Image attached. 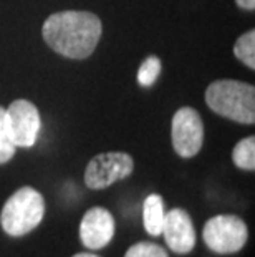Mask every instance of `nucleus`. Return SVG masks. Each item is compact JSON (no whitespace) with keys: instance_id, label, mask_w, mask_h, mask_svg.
Returning <instances> with one entry per match:
<instances>
[{"instance_id":"obj_13","label":"nucleus","mask_w":255,"mask_h":257,"mask_svg":"<svg viewBox=\"0 0 255 257\" xmlns=\"http://www.w3.org/2000/svg\"><path fill=\"white\" fill-rule=\"evenodd\" d=\"M161 73V60L156 55H151L141 63V67L138 70V83L141 86H153L156 83L157 76Z\"/></svg>"},{"instance_id":"obj_7","label":"nucleus","mask_w":255,"mask_h":257,"mask_svg":"<svg viewBox=\"0 0 255 257\" xmlns=\"http://www.w3.org/2000/svg\"><path fill=\"white\" fill-rule=\"evenodd\" d=\"M172 148L181 158H194L204 145V123L191 106H182L174 113L171 124Z\"/></svg>"},{"instance_id":"obj_17","label":"nucleus","mask_w":255,"mask_h":257,"mask_svg":"<svg viewBox=\"0 0 255 257\" xmlns=\"http://www.w3.org/2000/svg\"><path fill=\"white\" fill-rule=\"evenodd\" d=\"M73 257H100V255H96V254H90V252H78V254H75Z\"/></svg>"},{"instance_id":"obj_10","label":"nucleus","mask_w":255,"mask_h":257,"mask_svg":"<svg viewBox=\"0 0 255 257\" xmlns=\"http://www.w3.org/2000/svg\"><path fill=\"white\" fill-rule=\"evenodd\" d=\"M164 199L159 194H149L143 206V222L149 236H159L164 224Z\"/></svg>"},{"instance_id":"obj_15","label":"nucleus","mask_w":255,"mask_h":257,"mask_svg":"<svg viewBox=\"0 0 255 257\" xmlns=\"http://www.w3.org/2000/svg\"><path fill=\"white\" fill-rule=\"evenodd\" d=\"M124 257H169L164 247L154 242H136L126 250Z\"/></svg>"},{"instance_id":"obj_4","label":"nucleus","mask_w":255,"mask_h":257,"mask_svg":"<svg viewBox=\"0 0 255 257\" xmlns=\"http://www.w3.org/2000/svg\"><path fill=\"white\" fill-rule=\"evenodd\" d=\"M205 245L215 254H235L248 239L247 224L235 214L214 216L204 224Z\"/></svg>"},{"instance_id":"obj_2","label":"nucleus","mask_w":255,"mask_h":257,"mask_svg":"<svg viewBox=\"0 0 255 257\" xmlns=\"http://www.w3.org/2000/svg\"><path fill=\"white\" fill-rule=\"evenodd\" d=\"M205 103L214 113L242 124L255 123V88L238 80H215L205 90Z\"/></svg>"},{"instance_id":"obj_12","label":"nucleus","mask_w":255,"mask_h":257,"mask_svg":"<svg viewBox=\"0 0 255 257\" xmlns=\"http://www.w3.org/2000/svg\"><path fill=\"white\" fill-rule=\"evenodd\" d=\"M234 55L245 67L250 70L255 68V30H248L237 38L234 45Z\"/></svg>"},{"instance_id":"obj_6","label":"nucleus","mask_w":255,"mask_h":257,"mask_svg":"<svg viewBox=\"0 0 255 257\" xmlns=\"http://www.w3.org/2000/svg\"><path fill=\"white\" fill-rule=\"evenodd\" d=\"M5 126L15 148H32L39 140L40 111L29 100H15L5 108Z\"/></svg>"},{"instance_id":"obj_3","label":"nucleus","mask_w":255,"mask_h":257,"mask_svg":"<svg viewBox=\"0 0 255 257\" xmlns=\"http://www.w3.org/2000/svg\"><path fill=\"white\" fill-rule=\"evenodd\" d=\"M45 216V199L32 186L17 189L0 212V224L9 236L20 237L32 232Z\"/></svg>"},{"instance_id":"obj_5","label":"nucleus","mask_w":255,"mask_h":257,"mask_svg":"<svg viewBox=\"0 0 255 257\" xmlns=\"http://www.w3.org/2000/svg\"><path fill=\"white\" fill-rule=\"evenodd\" d=\"M134 161L128 153L110 151L91 158L85 169V184L90 189L110 188L121 179L131 176Z\"/></svg>"},{"instance_id":"obj_9","label":"nucleus","mask_w":255,"mask_h":257,"mask_svg":"<svg viewBox=\"0 0 255 257\" xmlns=\"http://www.w3.org/2000/svg\"><path fill=\"white\" fill-rule=\"evenodd\" d=\"M166 244L176 254H189L196 247V229L187 211L174 207L166 212L162 232Z\"/></svg>"},{"instance_id":"obj_16","label":"nucleus","mask_w":255,"mask_h":257,"mask_svg":"<svg viewBox=\"0 0 255 257\" xmlns=\"http://www.w3.org/2000/svg\"><path fill=\"white\" fill-rule=\"evenodd\" d=\"M235 4L243 10H252L255 9V0H235Z\"/></svg>"},{"instance_id":"obj_14","label":"nucleus","mask_w":255,"mask_h":257,"mask_svg":"<svg viewBox=\"0 0 255 257\" xmlns=\"http://www.w3.org/2000/svg\"><path fill=\"white\" fill-rule=\"evenodd\" d=\"M15 150L12 140L7 133V126H5V108L0 106V165H5L14 158Z\"/></svg>"},{"instance_id":"obj_1","label":"nucleus","mask_w":255,"mask_h":257,"mask_svg":"<svg viewBox=\"0 0 255 257\" xmlns=\"http://www.w3.org/2000/svg\"><path fill=\"white\" fill-rule=\"evenodd\" d=\"M103 34L98 15L85 10H63L50 15L43 24L42 35L47 45L60 55L83 60L95 52Z\"/></svg>"},{"instance_id":"obj_8","label":"nucleus","mask_w":255,"mask_h":257,"mask_svg":"<svg viewBox=\"0 0 255 257\" xmlns=\"http://www.w3.org/2000/svg\"><path fill=\"white\" fill-rule=\"evenodd\" d=\"M116 231L115 217L105 207H91L80 222V239L85 247L98 250L111 242Z\"/></svg>"},{"instance_id":"obj_11","label":"nucleus","mask_w":255,"mask_h":257,"mask_svg":"<svg viewBox=\"0 0 255 257\" xmlns=\"http://www.w3.org/2000/svg\"><path fill=\"white\" fill-rule=\"evenodd\" d=\"M232 161L237 168L243 169V171H253L255 169V138L248 136V138L240 140L232 150Z\"/></svg>"}]
</instances>
